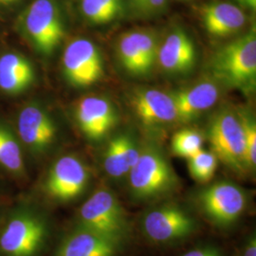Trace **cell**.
<instances>
[{
  "instance_id": "obj_31",
  "label": "cell",
  "mask_w": 256,
  "mask_h": 256,
  "mask_svg": "<svg viewBox=\"0 0 256 256\" xmlns=\"http://www.w3.org/2000/svg\"><path fill=\"white\" fill-rule=\"evenodd\" d=\"M7 203V202L4 200V198L1 196V194H0V216H1V212H2V210H3V208H4V206H5V204Z\"/></svg>"
},
{
  "instance_id": "obj_22",
  "label": "cell",
  "mask_w": 256,
  "mask_h": 256,
  "mask_svg": "<svg viewBox=\"0 0 256 256\" xmlns=\"http://www.w3.org/2000/svg\"><path fill=\"white\" fill-rule=\"evenodd\" d=\"M188 160V169L194 180L200 183L210 182L216 174L218 160L212 151L202 148Z\"/></svg>"
},
{
  "instance_id": "obj_14",
  "label": "cell",
  "mask_w": 256,
  "mask_h": 256,
  "mask_svg": "<svg viewBox=\"0 0 256 256\" xmlns=\"http://www.w3.org/2000/svg\"><path fill=\"white\" fill-rule=\"evenodd\" d=\"M75 117L82 134L93 142L106 137L118 122L114 106L102 96L82 97L77 102Z\"/></svg>"
},
{
  "instance_id": "obj_21",
  "label": "cell",
  "mask_w": 256,
  "mask_h": 256,
  "mask_svg": "<svg viewBox=\"0 0 256 256\" xmlns=\"http://www.w3.org/2000/svg\"><path fill=\"white\" fill-rule=\"evenodd\" d=\"M84 18L95 25L108 24L124 12V0H81Z\"/></svg>"
},
{
  "instance_id": "obj_8",
  "label": "cell",
  "mask_w": 256,
  "mask_h": 256,
  "mask_svg": "<svg viewBox=\"0 0 256 256\" xmlns=\"http://www.w3.org/2000/svg\"><path fill=\"white\" fill-rule=\"evenodd\" d=\"M212 152L232 170L248 169L246 142L241 120L230 110H221L212 120L208 130Z\"/></svg>"
},
{
  "instance_id": "obj_9",
  "label": "cell",
  "mask_w": 256,
  "mask_h": 256,
  "mask_svg": "<svg viewBox=\"0 0 256 256\" xmlns=\"http://www.w3.org/2000/svg\"><path fill=\"white\" fill-rule=\"evenodd\" d=\"M140 226L146 238L156 244H170L191 236L198 229L192 214L174 203L154 206L142 216Z\"/></svg>"
},
{
  "instance_id": "obj_13",
  "label": "cell",
  "mask_w": 256,
  "mask_h": 256,
  "mask_svg": "<svg viewBox=\"0 0 256 256\" xmlns=\"http://www.w3.org/2000/svg\"><path fill=\"white\" fill-rule=\"evenodd\" d=\"M120 243L75 225L56 240L50 256H116Z\"/></svg>"
},
{
  "instance_id": "obj_15",
  "label": "cell",
  "mask_w": 256,
  "mask_h": 256,
  "mask_svg": "<svg viewBox=\"0 0 256 256\" xmlns=\"http://www.w3.org/2000/svg\"><path fill=\"white\" fill-rule=\"evenodd\" d=\"M131 106L138 119L147 128H156L178 120L173 95L162 90H138L132 94Z\"/></svg>"
},
{
  "instance_id": "obj_12",
  "label": "cell",
  "mask_w": 256,
  "mask_h": 256,
  "mask_svg": "<svg viewBox=\"0 0 256 256\" xmlns=\"http://www.w3.org/2000/svg\"><path fill=\"white\" fill-rule=\"evenodd\" d=\"M158 46L153 30H133L124 32L117 43L120 63L128 74L144 76L156 64Z\"/></svg>"
},
{
  "instance_id": "obj_30",
  "label": "cell",
  "mask_w": 256,
  "mask_h": 256,
  "mask_svg": "<svg viewBox=\"0 0 256 256\" xmlns=\"http://www.w3.org/2000/svg\"><path fill=\"white\" fill-rule=\"evenodd\" d=\"M18 1L19 0H0V6L8 7V6H10V5L16 4Z\"/></svg>"
},
{
  "instance_id": "obj_28",
  "label": "cell",
  "mask_w": 256,
  "mask_h": 256,
  "mask_svg": "<svg viewBox=\"0 0 256 256\" xmlns=\"http://www.w3.org/2000/svg\"><path fill=\"white\" fill-rule=\"evenodd\" d=\"M242 256H256V234H250L242 250Z\"/></svg>"
},
{
  "instance_id": "obj_20",
  "label": "cell",
  "mask_w": 256,
  "mask_h": 256,
  "mask_svg": "<svg viewBox=\"0 0 256 256\" xmlns=\"http://www.w3.org/2000/svg\"><path fill=\"white\" fill-rule=\"evenodd\" d=\"M0 170L16 180H24L27 174L25 150L18 135L2 124H0Z\"/></svg>"
},
{
  "instance_id": "obj_29",
  "label": "cell",
  "mask_w": 256,
  "mask_h": 256,
  "mask_svg": "<svg viewBox=\"0 0 256 256\" xmlns=\"http://www.w3.org/2000/svg\"><path fill=\"white\" fill-rule=\"evenodd\" d=\"M238 2L243 6L246 7L248 9L256 10V0H238Z\"/></svg>"
},
{
  "instance_id": "obj_26",
  "label": "cell",
  "mask_w": 256,
  "mask_h": 256,
  "mask_svg": "<svg viewBox=\"0 0 256 256\" xmlns=\"http://www.w3.org/2000/svg\"><path fill=\"white\" fill-rule=\"evenodd\" d=\"M135 7L146 14H154L164 9L167 0H133Z\"/></svg>"
},
{
  "instance_id": "obj_4",
  "label": "cell",
  "mask_w": 256,
  "mask_h": 256,
  "mask_svg": "<svg viewBox=\"0 0 256 256\" xmlns=\"http://www.w3.org/2000/svg\"><path fill=\"white\" fill-rule=\"evenodd\" d=\"M129 189L138 202L164 198L178 187V178L162 152L154 146L140 150V155L129 171Z\"/></svg>"
},
{
  "instance_id": "obj_11",
  "label": "cell",
  "mask_w": 256,
  "mask_h": 256,
  "mask_svg": "<svg viewBox=\"0 0 256 256\" xmlns=\"http://www.w3.org/2000/svg\"><path fill=\"white\" fill-rule=\"evenodd\" d=\"M16 135L25 152L42 156L54 146L57 128L45 110L37 104H28L19 113Z\"/></svg>"
},
{
  "instance_id": "obj_18",
  "label": "cell",
  "mask_w": 256,
  "mask_h": 256,
  "mask_svg": "<svg viewBox=\"0 0 256 256\" xmlns=\"http://www.w3.org/2000/svg\"><path fill=\"white\" fill-rule=\"evenodd\" d=\"M172 95L178 120L188 122L196 119V117L216 104L220 98V88L216 82L203 81Z\"/></svg>"
},
{
  "instance_id": "obj_7",
  "label": "cell",
  "mask_w": 256,
  "mask_h": 256,
  "mask_svg": "<svg viewBox=\"0 0 256 256\" xmlns=\"http://www.w3.org/2000/svg\"><path fill=\"white\" fill-rule=\"evenodd\" d=\"M196 204L214 226L227 229L238 223L247 209L245 191L230 182H218L196 194Z\"/></svg>"
},
{
  "instance_id": "obj_2",
  "label": "cell",
  "mask_w": 256,
  "mask_h": 256,
  "mask_svg": "<svg viewBox=\"0 0 256 256\" xmlns=\"http://www.w3.org/2000/svg\"><path fill=\"white\" fill-rule=\"evenodd\" d=\"M209 70L212 78L224 86L252 92L256 82V28L220 48L210 58Z\"/></svg>"
},
{
  "instance_id": "obj_17",
  "label": "cell",
  "mask_w": 256,
  "mask_h": 256,
  "mask_svg": "<svg viewBox=\"0 0 256 256\" xmlns=\"http://www.w3.org/2000/svg\"><path fill=\"white\" fill-rule=\"evenodd\" d=\"M200 14L205 30L216 38H226L238 34L247 21L243 10L224 1L205 4L202 7Z\"/></svg>"
},
{
  "instance_id": "obj_23",
  "label": "cell",
  "mask_w": 256,
  "mask_h": 256,
  "mask_svg": "<svg viewBox=\"0 0 256 256\" xmlns=\"http://www.w3.org/2000/svg\"><path fill=\"white\" fill-rule=\"evenodd\" d=\"M204 136L200 130L185 128L178 131L172 138L174 155L189 158L203 148Z\"/></svg>"
},
{
  "instance_id": "obj_10",
  "label": "cell",
  "mask_w": 256,
  "mask_h": 256,
  "mask_svg": "<svg viewBox=\"0 0 256 256\" xmlns=\"http://www.w3.org/2000/svg\"><path fill=\"white\" fill-rule=\"evenodd\" d=\"M63 70L66 79L76 88H88L99 82L104 70L98 46L86 38L72 40L64 48Z\"/></svg>"
},
{
  "instance_id": "obj_5",
  "label": "cell",
  "mask_w": 256,
  "mask_h": 256,
  "mask_svg": "<svg viewBox=\"0 0 256 256\" xmlns=\"http://www.w3.org/2000/svg\"><path fill=\"white\" fill-rule=\"evenodd\" d=\"M90 182L88 167L77 156H61L52 162L41 183L39 194H32L46 206H64L78 202Z\"/></svg>"
},
{
  "instance_id": "obj_24",
  "label": "cell",
  "mask_w": 256,
  "mask_h": 256,
  "mask_svg": "<svg viewBox=\"0 0 256 256\" xmlns=\"http://www.w3.org/2000/svg\"><path fill=\"white\" fill-rule=\"evenodd\" d=\"M104 168L113 178H120L129 173L126 158L122 152L120 136L113 138L104 154Z\"/></svg>"
},
{
  "instance_id": "obj_6",
  "label": "cell",
  "mask_w": 256,
  "mask_h": 256,
  "mask_svg": "<svg viewBox=\"0 0 256 256\" xmlns=\"http://www.w3.org/2000/svg\"><path fill=\"white\" fill-rule=\"evenodd\" d=\"M19 27L37 52L50 55L64 36V25L55 0H34L19 18Z\"/></svg>"
},
{
  "instance_id": "obj_27",
  "label": "cell",
  "mask_w": 256,
  "mask_h": 256,
  "mask_svg": "<svg viewBox=\"0 0 256 256\" xmlns=\"http://www.w3.org/2000/svg\"><path fill=\"white\" fill-rule=\"evenodd\" d=\"M182 256H223L220 248L214 246L194 248Z\"/></svg>"
},
{
  "instance_id": "obj_3",
  "label": "cell",
  "mask_w": 256,
  "mask_h": 256,
  "mask_svg": "<svg viewBox=\"0 0 256 256\" xmlns=\"http://www.w3.org/2000/svg\"><path fill=\"white\" fill-rule=\"evenodd\" d=\"M72 225L120 244L130 230L128 214L118 198L104 188L94 191L82 202L75 212Z\"/></svg>"
},
{
  "instance_id": "obj_19",
  "label": "cell",
  "mask_w": 256,
  "mask_h": 256,
  "mask_svg": "<svg viewBox=\"0 0 256 256\" xmlns=\"http://www.w3.org/2000/svg\"><path fill=\"white\" fill-rule=\"evenodd\" d=\"M36 79L32 63L18 52L0 55V90L16 95L27 90Z\"/></svg>"
},
{
  "instance_id": "obj_1",
  "label": "cell",
  "mask_w": 256,
  "mask_h": 256,
  "mask_svg": "<svg viewBox=\"0 0 256 256\" xmlns=\"http://www.w3.org/2000/svg\"><path fill=\"white\" fill-rule=\"evenodd\" d=\"M48 208L32 194L7 202L0 216V256H46L54 244Z\"/></svg>"
},
{
  "instance_id": "obj_25",
  "label": "cell",
  "mask_w": 256,
  "mask_h": 256,
  "mask_svg": "<svg viewBox=\"0 0 256 256\" xmlns=\"http://www.w3.org/2000/svg\"><path fill=\"white\" fill-rule=\"evenodd\" d=\"M241 120L246 142V156L248 169L256 168V124L254 120L243 112L239 115Z\"/></svg>"
},
{
  "instance_id": "obj_16",
  "label": "cell",
  "mask_w": 256,
  "mask_h": 256,
  "mask_svg": "<svg viewBox=\"0 0 256 256\" xmlns=\"http://www.w3.org/2000/svg\"><path fill=\"white\" fill-rule=\"evenodd\" d=\"M196 52L191 37L182 28H176L158 46L156 64L165 72L182 75L196 66Z\"/></svg>"
}]
</instances>
